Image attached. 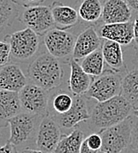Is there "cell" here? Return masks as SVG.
<instances>
[{
	"label": "cell",
	"mask_w": 138,
	"mask_h": 153,
	"mask_svg": "<svg viewBox=\"0 0 138 153\" xmlns=\"http://www.w3.org/2000/svg\"><path fill=\"white\" fill-rule=\"evenodd\" d=\"M18 153H45L42 151H39L37 149H33V148H26L18 151Z\"/></svg>",
	"instance_id": "cell-34"
},
{
	"label": "cell",
	"mask_w": 138,
	"mask_h": 153,
	"mask_svg": "<svg viewBox=\"0 0 138 153\" xmlns=\"http://www.w3.org/2000/svg\"><path fill=\"white\" fill-rule=\"evenodd\" d=\"M101 18L105 24L128 22L132 18V10L126 0H106Z\"/></svg>",
	"instance_id": "cell-15"
},
{
	"label": "cell",
	"mask_w": 138,
	"mask_h": 153,
	"mask_svg": "<svg viewBox=\"0 0 138 153\" xmlns=\"http://www.w3.org/2000/svg\"><path fill=\"white\" fill-rule=\"evenodd\" d=\"M132 64L134 65L135 68L138 69V51H136V53L132 59Z\"/></svg>",
	"instance_id": "cell-35"
},
{
	"label": "cell",
	"mask_w": 138,
	"mask_h": 153,
	"mask_svg": "<svg viewBox=\"0 0 138 153\" xmlns=\"http://www.w3.org/2000/svg\"><path fill=\"white\" fill-rule=\"evenodd\" d=\"M44 116L30 114L22 111L8 121L10 137L8 142L14 145L18 151L33 148L36 149V140L39 125Z\"/></svg>",
	"instance_id": "cell-3"
},
{
	"label": "cell",
	"mask_w": 138,
	"mask_h": 153,
	"mask_svg": "<svg viewBox=\"0 0 138 153\" xmlns=\"http://www.w3.org/2000/svg\"><path fill=\"white\" fill-rule=\"evenodd\" d=\"M103 4L100 0H83L78 10V14L86 22H97L102 17Z\"/></svg>",
	"instance_id": "cell-24"
},
{
	"label": "cell",
	"mask_w": 138,
	"mask_h": 153,
	"mask_svg": "<svg viewBox=\"0 0 138 153\" xmlns=\"http://www.w3.org/2000/svg\"><path fill=\"white\" fill-rule=\"evenodd\" d=\"M63 134L55 120L49 115L45 116L37 130L36 149L45 153H54Z\"/></svg>",
	"instance_id": "cell-11"
},
{
	"label": "cell",
	"mask_w": 138,
	"mask_h": 153,
	"mask_svg": "<svg viewBox=\"0 0 138 153\" xmlns=\"http://www.w3.org/2000/svg\"><path fill=\"white\" fill-rule=\"evenodd\" d=\"M102 39L114 41L120 45H128L134 40L133 22L105 24L99 31Z\"/></svg>",
	"instance_id": "cell-14"
},
{
	"label": "cell",
	"mask_w": 138,
	"mask_h": 153,
	"mask_svg": "<svg viewBox=\"0 0 138 153\" xmlns=\"http://www.w3.org/2000/svg\"><path fill=\"white\" fill-rule=\"evenodd\" d=\"M22 111L19 92L0 90V126H8V121Z\"/></svg>",
	"instance_id": "cell-17"
},
{
	"label": "cell",
	"mask_w": 138,
	"mask_h": 153,
	"mask_svg": "<svg viewBox=\"0 0 138 153\" xmlns=\"http://www.w3.org/2000/svg\"><path fill=\"white\" fill-rule=\"evenodd\" d=\"M64 68L61 62L49 52L38 55L27 68L28 82L47 91H52L63 85Z\"/></svg>",
	"instance_id": "cell-2"
},
{
	"label": "cell",
	"mask_w": 138,
	"mask_h": 153,
	"mask_svg": "<svg viewBox=\"0 0 138 153\" xmlns=\"http://www.w3.org/2000/svg\"><path fill=\"white\" fill-rule=\"evenodd\" d=\"M129 8L136 13H138V0H126Z\"/></svg>",
	"instance_id": "cell-33"
},
{
	"label": "cell",
	"mask_w": 138,
	"mask_h": 153,
	"mask_svg": "<svg viewBox=\"0 0 138 153\" xmlns=\"http://www.w3.org/2000/svg\"><path fill=\"white\" fill-rule=\"evenodd\" d=\"M133 26H134V42L136 44V51H138V13H137L134 22H133Z\"/></svg>",
	"instance_id": "cell-31"
},
{
	"label": "cell",
	"mask_w": 138,
	"mask_h": 153,
	"mask_svg": "<svg viewBox=\"0 0 138 153\" xmlns=\"http://www.w3.org/2000/svg\"><path fill=\"white\" fill-rule=\"evenodd\" d=\"M81 61L80 65L83 71L92 77H97L105 71V60L101 48L91 53Z\"/></svg>",
	"instance_id": "cell-23"
},
{
	"label": "cell",
	"mask_w": 138,
	"mask_h": 153,
	"mask_svg": "<svg viewBox=\"0 0 138 153\" xmlns=\"http://www.w3.org/2000/svg\"><path fill=\"white\" fill-rule=\"evenodd\" d=\"M133 115H135L136 117H137V118H138V110L133 111Z\"/></svg>",
	"instance_id": "cell-37"
},
{
	"label": "cell",
	"mask_w": 138,
	"mask_h": 153,
	"mask_svg": "<svg viewBox=\"0 0 138 153\" xmlns=\"http://www.w3.org/2000/svg\"><path fill=\"white\" fill-rule=\"evenodd\" d=\"M16 4H20L22 6L28 7L33 5H39L41 3L45 2V0H13Z\"/></svg>",
	"instance_id": "cell-29"
},
{
	"label": "cell",
	"mask_w": 138,
	"mask_h": 153,
	"mask_svg": "<svg viewBox=\"0 0 138 153\" xmlns=\"http://www.w3.org/2000/svg\"><path fill=\"white\" fill-rule=\"evenodd\" d=\"M11 61L10 45L6 42L0 41V66L9 64Z\"/></svg>",
	"instance_id": "cell-28"
},
{
	"label": "cell",
	"mask_w": 138,
	"mask_h": 153,
	"mask_svg": "<svg viewBox=\"0 0 138 153\" xmlns=\"http://www.w3.org/2000/svg\"><path fill=\"white\" fill-rule=\"evenodd\" d=\"M123 76L111 69H105L101 75L93 77L91 87L84 96L96 102H105L117 97L120 95Z\"/></svg>",
	"instance_id": "cell-5"
},
{
	"label": "cell",
	"mask_w": 138,
	"mask_h": 153,
	"mask_svg": "<svg viewBox=\"0 0 138 153\" xmlns=\"http://www.w3.org/2000/svg\"><path fill=\"white\" fill-rule=\"evenodd\" d=\"M70 77H69V90L75 96L84 95L91 87L93 77L86 74L81 65L74 59L70 60Z\"/></svg>",
	"instance_id": "cell-19"
},
{
	"label": "cell",
	"mask_w": 138,
	"mask_h": 153,
	"mask_svg": "<svg viewBox=\"0 0 138 153\" xmlns=\"http://www.w3.org/2000/svg\"><path fill=\"white\" fill-rule=\"evenodd\" d=\"M121 153H137V152H135L134 151H132V150H131V149H130V148L128 147V149H126V150H125L124 152H122Z\"/></svg>",
	"instance_id": "cell-36"
},
{
	"label": "cell",
	"mask_w": 138,
	"mask_h": 153,
	"mask_svg": "<svg viewBox=\"0 0 138 153\" xmlns=\"http://www.w3.org/2000/svg\"><path fill=\"white\" fill-rule=\"evenodd\" d=\"M27 83V77L17 64L0 66V90L20 92Z\"/></svg>",
	"instance_id": "cell-13"
},
{
	"label": "cell",
	"mask_w": 138,
	"mask_h": 153,
	"mask_svg": "<svg viewBox=\"0 0 138 153\" xmlns=\"http://www.w3.org/2000/svg\"><path fill=\"white\" fill-rule=\"evenodd\" d=\"M90 98L84 95L75 96L73 103L68 112L52 118L62 131H68L76 128L81 122H86L91 118Z\"/></svg>",
	"instance_id": "cell-10"
},
{
	"label": "cell",
	"mask_w": 138,
	"mask_h": 153,
	"mask_svg": "<svg viewBox=\"0 0 138 153\" xmlns=\"http://www.w3.org/2000/svg\"><path fill=\"white\" fill-rule=\"evenodd\" d=\"M75 37L68 31L54 27L48 31L44 37V44L48 52L62 63H70Z\"/></svg>",
	"instance_id": "cell-7"
},
{
	"label": "cell",
	"mask_w": 138,
	"mask_h": 153,
	"mask_svg": "<svg viewBox=\"0 0 138 153\" xmlns=\"http://www.w3.org/2000/svg\"><path fill=\"white\" fill-rule=\"evenodd\" d=\"M98 153H104V152H99Z\"/></svg>",
	"instance_id": "cell-39"
},
{
	"label": "cell",
	"mask_w": 138,
	"mask_h": 153,
	"mask_svg": "<svg viewBox=\"0 0 138 153\" xmlns=\"http://www.w3.org/2000/svg\"><path fill=\"white\" fill-rule=\"evenodd\" d=\"M19 20L39 36H45L55 27L50 7L45 5L26 7Z\"/></svg>",
	"instance_id": "cell-9"
},
{
	"label": "cell",
	"mask_w": 138,
	"mask_h": 153,
	"mask_svg": "<svg viewBox=\"0 0 138 153\" xmlns=\"http://www.w3.org/2000/svg\"><path fill=\"white\" fill-rule=\"evenodd\" d=\"M19 17V10L13 0H0V29L10 27Z\"/></svg>",
	"instance_id": "cell-25"
},
{
	"label": "cell",
	"mask_w": 138,
	"mask_h": 153,
	"mask_svg": "<svg viewBox=\"0 0 138 153\" xmlns=\"http://www.w3.org/2000/svg\"><path fill=\"white\" fill-rule=\"evenodd\" d=\"M132 129V115L122 122L100 133L104 153H121L130 145Z\"/></svg>",
	"instance_id": "cell-6"
},
{
	"label": "cell",
	"mask_w": 138,
	"mask_h": 153,
	"mask_svg": "<svg viewBox=\"0 0 138 153\" xmlns=\"http://www.w3.org/2000/svg\"><path fill=\"white\" fill-rule=\"evenodd\" d=\"M129 148L138 153V118L132 113V129Z\"/></svg>",
	"instance_id": "cell-26"
},
{
	"label": "cell",
	"mask_w": 138,
	"mask_h": 153,
	"mask_svg": "<svg viewBox=\"0 0 138 153\" xmlns=\"http://www.w3.org/2000/svg\"><path fill=\"white\" fill-rule=\"evenodd\" d=\"M131 105L120 95L105 102H96L91 110V118L86 123L91 133L104 130L122 122L132 115Z\"/></svg>",
	"instance_id": "cell-1"
},
{
	"label": "cell",
	"mask_w": 138,
	"mask_h": 153,
	"mask_svg": "<svg viewBox=\"0 0 138 153\" xmlns=\"http://www.w3.org/2000/svg\"><path fill=\"white\" fill-rule=\"evenodd\" d=\"M1 128H2V127L0 126V137H1Z\"/></svg>",
	"instance_id": "cell-38"
},
{
	"label": "cell",
	"mask_w": 138,
	"mask_h": 153,
	"mask_svg": "<svg viewBox=\"0 0 138 153\" xmlns=\"http://www.w3.org/2000/svg\"><path fill=\"white\" fill-rule=\"evenodd\" d=\"M105 62L115 73L125 75L128 72L124 62L121 45L114 41L105 40L101 46Z\"/></svg>",
	"instance_id": "cell-18"
},
{
	"label": "cell",
	"mask_w": 138,
	"mask_h": 153,
	"mask_svg": "<svg viewBox=\"0 0 138 153\" xmlns=\"http://www.w3.org/2000/svg\"><path fill=\"white\" fill-rule=\"evenodd\" d=\"M120 96L131 105L134 111L138 110V69L128 71L122 77Z\"/></svg>",
	"instance_id": "cell-21"
},
{
	"label": "cell",
	"mask_w": 138,
	"mask_h": 153,
	"mask_svg": "<svg viewBox=\"0 0 138 153\" xmlns=\"http://www.w3.org/2000/svg\"><path fill=\"white\" fill-rule=\"evenodd\" d=\"M50 7L57 28L67 30L73 27L78 22V12L73 7L66 5L59 1L53 2Z\"/></svg>",
	"instance_id": "cell-20"
},
{
	"label": "cell",
	"mask_w": 138,
	"mask_h": 153,
	"mask_svg": "<svg viewBox=\"0 0 138 153\" xmlns=\"http://www.w3.org/2000/svg\"><path fill=\"white\" fill-rule=\"evenodd\" d=\"M4 42L10 45L11 59L21 63L32 59L41 44L40 36L27 27L6 36Z\"/></svg>",
	"instance_id": "cell-4"
},
{
	"label": "cell",
	"mask_w": 138,
	"mask_h": 153,
	"mask_svg": "<svg viewBox=\"0 0 138 153\" xmlns=\"http://www.w3.org/2000/svg\"><path fill=\"white\" fill-rule=\"evenodd\" d=\"M103 40L94 27H89L76 38L73 51V59L79 61L101 48Z\"/></svg>",
	"instance_id": "cell-12"
},
{
	"label": "cell",
	"mask_w": 138,
	"mask_h": 153,
	"mask_svg": "<svg viewBox=\"0 0 138 153\" xmlns=\"http://www.w3.org/2000/svg\"><path fill=\"white\" fill-rule=\"evenodd\" d=\"M74 95L68 88L61 86L52 91H50L48 104V115L51 118L62 115L71 109L73 103Z\"/></svg>",
	"instance_id": "cell-16"
},
{
	"label": "cell",
	"mask_w": 138,
	"mask_h": 153,
	"mask_svg": "<svg viewBox=\"0 0 138 153\" xmlns=\"http://www.w3.org/2000/svg\"><path fill=\"white\" fill-rule=\"evenodd\" d=\"M86 138L85 132L79 125L69 134H64L54 153H80L81 146Z\"/></svg>",
	"instance_id": "cell-22"
},
{
	"label": "cell",
	"mask_w": 138,
	"mask_h": 153,
	"mask_svg": "<svg viewBox=\"0 0 138 153\" xmlns=\"http://www.w3.org/2000/svg\"><path fill=\"white\" fill-rule=\"evenodd\" d=\"M19 98L24 112L47 116L50 91L28 82L19 92Z\"/></svg>",
	"instance_id": "cell-8"
},
{
	"label": "cell",
	"mask_w": 138,
	"mask_h": 153,
	"mask_svg": "<svg viewBox=\"0 0 138 153\" xmlns=\"http://www.w3.org/2000/svg\"><path fill=\"white\" fill-rule=\"evenodd\" d=\"M99 152H95L92 151L91 149L88 146V144L86 143L85 140L82 142V146H81V150H80V153H98Z\"/></svg>",
	"instance_id": "cell-32"
},
{
	"label": "cell",
	"mask_w": 138,
	"mask_h": 153,
	"mask_svg": "<svg viewBox=\"0 0 138 153\" xmlns=\"http://www.w3.org/2000/svg\"><path fill=\"white\" fill-rule=\"evenodd\" d=\"M0 153H18V150L14 145L7 142L4 145L0 146Z\"/></svg>",
	"instance_id": "cell-30"
},
{
	"label": "cell",
	"mask_w": 138,
	"mask_h": 153,
	"mask_svg": "<svg viewBox=\"0 0 138 153\" xmlns=\"http://www.w3.org/2000/svg\"><path fill=\"white\" fill-rule=\"evenodd\" d=\"M84 140L92 151L100 152L101 147H102V138H101L100 134L91 133Z\"/></svg>",
	"instance_id": "cell-27"
}]
</instances>
